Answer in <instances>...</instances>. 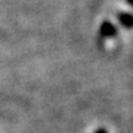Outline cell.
<instances>
[{"label":"cell","mask_w":133,"mask_h":133,"mask_svg":"<svg viewBox=\"0 0 133 133\" xmlns=\"http://www.w3.org/2000/svg\"><path fill=\"white\" fill-rule=\"evenodd\" d=\"M99 35L102 38H111L117 35V27L110 22H103L99 27Z\"/></svg>","instance_id":"cell-1"},{"label":"cell","mask_w":133,"mask_h":133,"mask_svg":"<svg viewBox=\"0 0 133 133\" xmlns=\"http://www.w3.org/2000/svg\"><path fill=\"white\" fill-rule=\"evenodd\" d=\"M118 22L122 25L125 29H132L133 27V15L129 12H119L117 15Z\"/></svg>","instance_id":"cell-2"},{"label":"cell","mask_w":133,"mask_h":133,"mask_svg":"<svg viewBox=\"0 0 133 133\" xmlns=\"http://www.w3.org/2000/svg\"><path fill=\"white\" fill-rule=\"evenodd\" d=\"M126 2H128V4H130L132 7H133V0H126Z\"/></svg>","instance_id":"cell-3"}]
</instances>
